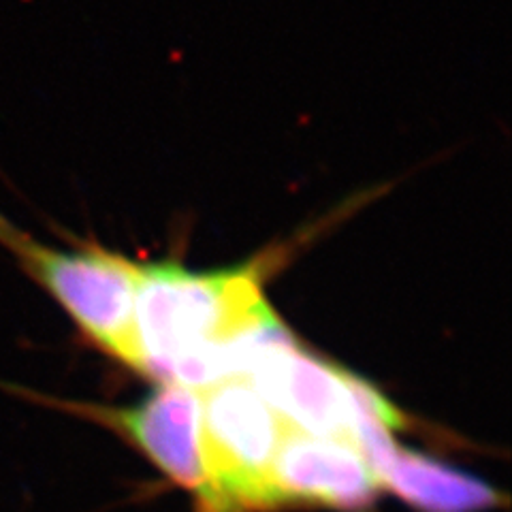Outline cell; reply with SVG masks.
<instances>
[{
    "mask_svg": "<svg viewBox=\"0 0 512 512\" xmlns=\"http://www.w3.org/2000/svg\"><path fill=\"white\" fill-rule=\"evenodd\" d=\"M286 256V250H271L214 271L178 261L139 263L135 370L188 389L239 376L248 350L284 327L263 284Z\"/></svg>",
    "mask_w": 512,
    "mask_h": 512,
    "instance_id": "cell-1",
    "label": "cell"
},
{
    "mask_svg": "<svg viewBox=\"0 0 512 512\" xmlns=\"http://www.w3.org/2000/svg\"><path fill=\"white\" fill-rule=\"evenodd\" d=\"M0 248L69 314L86 340L137 365L133 308L139 263L99 244L58 248L30 235L0 212Z\"/></svg>",
    "mask_w": 512,
    "mask_h": 512,
    "instance_id": "cell-2",
    "label": "cell"
},
{
    "mask_svg": "<svg viewBox=\"0 0 512 512\" xmlns=\"http://www.w3.org/2000/svg\"><path fill=\"white\" fill-rule=\"evenodd\" d=\"M199 416L210 483L205 512L276 508L271 466L291 425L244 376H229L205 387L199 395Z\"/></svg>",
    "mask_w": 512,
    "mask_h": 512,
    "instance_id": "cell-3",
    "label": "cell"
},
{
    "mask_svg": "<svg viewBox=\"0 0 512 512\" xmlns=\"http://www.w3.org/2000/svg\"><path fill=\"white\" fill-rule=\"evenodd\" d=\"M239 376L293 429L352 444L357 376L301 350L284 327L248 352Z\"/></svg>",
    "mask_w": 512,
    "mask_h": 512,
    "instance_id": "cell-4",
    "label": "cell"
},
{
    "mask_svg": "<svg viewBox=\"0 0 512 512\" xmlns=\"http://www.w3.org/2000/svg\"><path fill=\"white\" fill-rule=\"evenodd\" d=\"M5 391L43 406L71 412L101 423L131 440L154 466L163 470L173 483L195 493L203 510L210 504V483L203 463L199 395L182 384H160L152 395L131 408H107L82 402L45 397L18 384H0Z\"/></svg>",
    "mask_w": 512,
    "mask_h": 512,
    "instance_id": "cell-5",
    "label": "cell"
},
{
    "mask_svg": "<svg viewBox=\"0 0 512 512\" xmlns=\"http://www.w3.org/2000/svg\"><path fill=\"white\" fill-rule=\"evenodd\" d=\"M278 506L308 502L338 510L374 504L380 483L355 446L288 427L271 466Z\"/></svg>",
    "mask_w": 512,
    "mask_h": 512,
    "instance_id": "cell-6",
    "label": "cell"
},
{
    "mask_svg": "<svg viewBox=\"0 0 512 512\" xmlns=\"http://www.w3.org/2000/svg\"><path fill=\"white\" fill-rule=\"evenodd\" d=\"M355 448L370 463L380 487H389L421 512H483L502 504V495L485 480L402 448L382 423L361 425Z\"/></svg>",
    "mask_w": 512,
    "mask_h": 512,
    "instance_id": "cell-7",
    "label": "cell"
}]
</instances>
